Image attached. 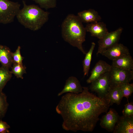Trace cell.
I'll list each match as a JSON object with an SVG mask.
<instances>
[{
	"label": "cell",
	"instance_id": "3",
	"mask_svg": "<svg viewBox=\"0 0 133 133\" xmlns=\"http://www.w3.org/2000/svg\"><path fill=\"white\" fill-rule=\"evenodd\" d=\"M23 7L20 9L16 17L18 22L26 28L36 31L48 21L50 13L45 11L37 5H27L22 1Z\"/></svg>",
	"mask_w": 133,
	"mask_h": 133
},
{
	"label": "cell",
	"instance_id": "6",
	"mask_svg": "<svg viewBox=\"0 0 133 133\" xmlns=\"http://www.w3.org/2000/svg\"><path fill=\"white\" fill-rule=\"evenodd\" d=\"M120 27L115 31L108 32L98 41V47L97 54H101L104 51L118 43L123 31Z\"/></svg>",
	"mask_w": 133,
	"mask_h": 133
},
{
	"label": "cell",
	"instance_id": "7",
	"mask_svg": "<svg viewBox=\"0 0 133 133\" xmlns=\"http://www.w3.org/2000/svg\"><path fill=\"white\" fill-rule=\"evenodd\" d=\"M109 72L103 74L91 83L90 89L96 92L98 96L101 98L105 99L110 88Z\"/></svg>",
	"mask_w": 133,
	"mask_h": 133
},
{
	"label": "cell",
	"instance_id": "17",
	"mask_svg": "<svg viewBox=\"0 0 133 133\" xmlns=\"http://www.w3.org/2000/svg\"><path fill=\"white\" fill-rule=\"evenodd\" d=\"M12 52L9 48L0 44V63L2 66L9 69L11 67L13 64Z\"/></svg>",
	"mask_w": 133,
	"mask_h": 133
},
{
	"label": "cell",
	"instance_id": "21",
	"mask_svg": "<svg viewBox=\"0 0 133 133\" xmlns=\"http://www.w3.org/2000/svg\"><path fill=\"white\" fill-rule=\"evenodd\" d=\"M8 105L6 96L2 91H0V120L4 116Z\"/></svg>",
	"mask_w": 133,
	"mask_h": 133
},
{
	"label": "cell",
	"instance_id": "20",
	"mask_svg": "<svg viewBox=\"0 0 133 133\" xmlns=\"http://www.w3.org/2000/svg\"><path fill=\"white\" fill-rule=\"evenodd\" d=\"M11 67V70L10 71L12 74H13L17 78L23 79V74L26 73V67L23 65L14 63Z\"/></svg>",
	"mask_w": 133,
	"mask_h": 133
},
{
	"label": "cell",
	"instance_id": "14",
	"mask_svg": "<svg viewBox=\"0 0 133 133\" xmlns=\"http://www.w3.org/2000/svg\"><path fill=\"white\" fill-rule=\"evenodd\" d=\"M123 97L120 86H110L105 99L111 106L114 103L120 105Z\"/></svg>",
	"mask_w": 133,
	"mask_h": 133
},
{
	"label": "cell",
	"instance_id": "19",
	"mask_svg": "<svg viewBox=\"0 0 133 133\" xmlns=\"http://www.w3.org/2000/svg\"><path fill=\"white\" fill-rule=\"evenodd\" d=\"M12 74L9 68L3 66L0 67V91H2L7 83L11 79Z\"/></svg>",
	"mask_w": 133,
	"mask_h": 133
},
{
	"label": "cell",
	"instance_id": "10",
	"mask_svg": "<svg viewBox=\"0 0 133 133\" xmlns=\"http://www.w3.org/2000/svg\"><path fill=\"white\" fill-rule=\"evenodd\" d=\"M130 53L126 47L118 43L104 51L101 54L113 61Z\"/></svg>",
	"mask_w": 133,
	"mask_h": 133
},
{
	"label": "cell",
	"instance_id": "8",
	"mask_svg": "<svg viewBox=\"0 0 133 133\" xmlns=\"http://www.w3.org/2000/svg\"><path fill=\"white\" fill-rule=\"evenodd\" d=\"M119 116L115 109L111 108L100 119V125L108 131L113 132Z\"/></svg>",
	"mask_w": 133,
	"mask_h": 133
},
{
	"label": "cell",
	"instance_id": "26",
	"mask_svg": "<svg viewBox=\"0 0 133 133\" xmlns=\"http://www.w3.org/2000/svg\"><path fill=\"white\" fill-rule=\"evenodd\" d=\"M10 126L6 122L0 120V133H9Z\"/></svg>",
	"mask_w": 133,
	"mask_h": 133
},
{
	"label": "cell",
	"instance_id": "18",
	"mask_svg": "<svg viewBox=\"0 0 133 133\" xmlns=\"http://www.w3.org/2000/svg\"><path fill=\"white\" fill-rule=\"evenodd\" d=\"M96 44L94 42L91 43L90 48L88 52L86 53L85 58L83 62L84 75L88 76L90 69L92 55Z\"/></svg>",
	"mask_w": 133,
	"mask_h": 133
},
{
	"label": "cell",
	"instance_id": "2",
	"mask_svg": "<svg viewBox=\"0 0 133 133\" xmlns=\"http://www.w3.org/2000/svg\"><path fill=\"white\" fill-rule=\"evenodd\" d=\"M86 31L77 16L68 15L61 25V33L64 40L73 47L77 48L84 54L86 53L82 44L85 40Z\"/></svg>",
	"mask_w": 133,
	"mask_h": 133
},
{
	"label": "cell",
	"instance_id": "12",
	"mask_svg": "<svg viewBox=\"0 0 133 133\" xmlns=\"http://www.w3.org/2000/svg\"><path fill=\"white\" fill-rule=\"evenodd\" d=\"M83 90V87L79 80L76 77L72 76L66 80L63 89L58 94V96L68 93L78 94L81 92Z\"/></svg>",
	"mask_w": 133,
	"mask_h": 133
},
{
	"label": "cell",
	"instance_id": "22",
	"mask_svg": "<svg viewBox=\"0 0 133 133\" xmlns=\"http://www.w3.org/2000/svg\"><path fill=\"white\" fill-rule=\"evenodd\" d=\"M38 4L40 7L47 10L55 8L57 5L56 0H32Z\"/></svg>",
	"mask_w": 133,
	"mask_h": 133
},
{
	"label": "cell",
	"instance_id": "5",
	"mask_svg": "<svg viewBox=\"0 0 133 133\" xmlns=\"http://www.w3.org/2000/svg\"><path fill=\"white\" fill-rule=\"evenodd\" d=\"M110 86H120L133 79V70H128L111 65L109 72Z\"/></svg>",
	"mask_w": 133,
	"mask_h": 133
},
{
	"label": "cell",
	"instance_id": "1",
	"mask_svg": "<svg viewBox=\"0 0 133 133\" xmlns=\"http://www.w3.org/2000/svg\"><path fill=\"white\" fill-rule=\"evenodd\" d=\"M78 94L66 93L56 107L57 113L62 116L63 128L66 131L91 132L99 120V116L106 113L110 104L105 98L90 93L83 87Z\"/></svg>",
	"mask_w": 133,
	"mask_h": 133
},
{
	"label": "cell",
	"instance_id": "24",
	"mask_svg": "<svg viewBox=\"0 0 133 133\" xmlns=\"http://www.w3.org/2000/svg\"><path fill=\"white\" fill-rule=\"evenodd\" d=\"M20 49V47L19 46L15 52H12L11 55L13 63H15L23 65L22 61L24 57L21 55Z\"/></svg>",
	"mask_w": 133,
	"mask_h": 133
},
{
	"label": "cell",
	"instance_id": "9",
	"mask_svg": "<svg viewBox=\"0 0 133 133\" xmlns=\"http://www.w3.org/2000/svg\"><path fill=\"white\" fill-rule=\"evenodd\" d=\"M114 133H133V116H119Z\"/></svg>",
	"mask_w": 133,
	"mask_h": 133
},
{
	"label": "cell",
	"instance_id": "11",
	"mask_svg": "<svg viewBox=\"0 0 133 133\" xmlns=\"http://www.w3.org/2000/svg\"><path fill=\"white\" fill-rule=\"evenodd\" d=\"M85 27L86 32H89L92 36L99 39L102 38L109 32L106 24L102 22L88 23Z\"/></svg>",
	"mask_w": 133,
	"mask_h": 133
},
{
	"label": "cell",
	"instance_id": "13",
	"mask_svg": "<svg viewBox=\"0 0 133 133\" xmlns=\"http://www.w3.org/2000/svg\"><path fill=\"white\" fill-rule=\"evenodd\" d=\"M111 66L104 61H99L91 71L90 76L86 81L87 83H91L103 74L109 71Z\"/></svg>",
	"mask_w": 133,
	"mask_h": 133
},
{
	"label": "cell",
	"instance_id": "4",
	"mask_svg": "<svg viewBox=\"0 0 133 133\" xmlns=\"http://www.w3.org/2000/svg\"><path fill=\"white\" fill-rule=\"evenodd\" d=\"M20 4L9 0H0V23L13 22L20 10Z\"/></svg>",
	"mask_w": 133,
	"mask_h": 133
},
{
	"label": "cell",
	"instance_id": "16",
	"mask_svg": "<svg viewBox=\"0 0 133 133\" xmlns=\"http://www.w3.org/2000/svg\"><path fill=\"white\" fill-rule=\"evenodd\" d=\"M112 65L123 69L133 70V59L130 53L113 60Z\"/></svg>",
	"mask_w": 133,
	"mask_h": 133
},
{
	"label": "cell",
	"instance_id": "23",
	"mask_svg": "<svg viewBox=\"0 0 133 133\" xmlns=\"http://www.w3.org/2000/svg\"><path fill=\"white\" fill-rule=\"evenodd\" d=\"M120 87L122 92L123 97H126L128 101L129 97L133 92V84L128 83L123 84Z\"/></svg>",
	"mask_w": 133,
	"mask_h": 133
},
{
	"label": "cell",
	"instance_id": "15",
	"mask_svg": "<svg viewBox=\"0 0 133 133\" xmlns=\"http://www.w3.org/2000/svg\"><path fill=\"white\" fill-rule=\"evenodd\" d=\"M77 16L82 23L88 24L99 21L101 19L98 12L93 9H89L79 12Z\"/></svg>",
	"mask_w": 133,
	"mask_h": 133
},
{
	"label": "cell",
	"instance_id": "25",
	"mask_svg": "<svg viewBox=\"0 0 133 133\" xmlns=\"http://www.w3.org/2000/svg\"><path fill=\"white\" fill-rule=\"evenodd\" d=\"M123 115L126 116H133V103L128 102L125 105L122 111Z\"/></svg>",
	"mask_w": 133,
	"mask_h": 133
}]
</instances>
